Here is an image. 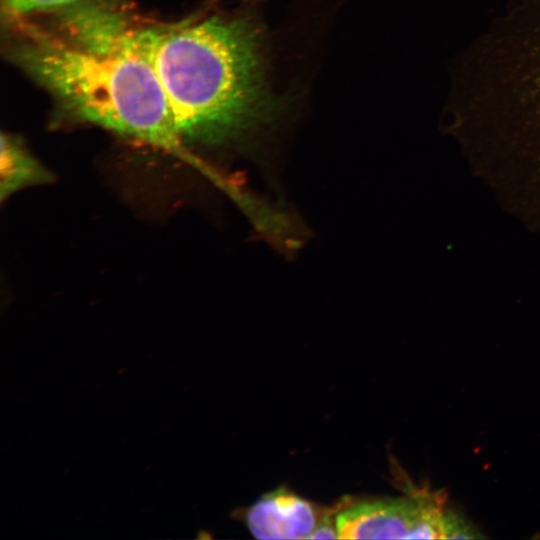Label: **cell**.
<instances>
[{
    "label": "cell",
    "instance_id": "cell-2",
    "mask_svg": "<svg viewBox=\"0 0 540 540\" xmlns=\"http://www.w3.org/2000/svg\"><path fill=\"white\" fill-rule=\"evenodd\" d=\"M19 59L78 120L180 154L165 94L149 61L118 17L84 45L30 34Z\"/></svg>",
    "mask_w": 540,
    "mask_h": 540
},
{
    "label": "cell",
    "instance_id": "cell-3",
    "mask_svg": "<svg viewBox=\"0 0 540 540\" xmlns=\"http://www.w3.org/2000/svg\"><path fill=\"white\" fill-rule=\"evenodd\" d=\"M471 84L497 160L540 206V0L511 4L482 34Z\"/></svg>",
    "mask_w": 540,
    "mask_h": 540
},
{
    "label": "cell",
    "instance_id": "cell-9",
    "mask_svg": "<svg viewBox=\"0 0 540 540\" xmlns=\"http://www.w3.org/2000/svg\"><path fill=\"white\" fill-rule=\"evenodd\" d=\"M325 515L318 523L308 539H335L338 537L337 515Z\"/></svg>",
    "mask_w": 540,
    "mask_h": 540
},
{
    "label": "cell",
    "instance_id": "cell-4",
    "mask_svg": "<svg viewBox=\"0 0 540 540\" xmlns=\"http://www.w3.org/2000/svg\"><path fill=\"white\" fill-rule=\"evenodd\" d=\"M445 494L413 489L402 498L361 502L337 514L339 539H443Z\"/></svg>",
    "mask_w": 540,
    "mask_h": 540
},
{
    "label": "cell",
    "instance_id": "cell-1",
    "mask_svg": "<svg viewBox=\"0 0 540 540\" xmlns=\"http://www.w3.org/2000/svg\"><path fill=\"white\" fill-rule=\"evenodd\" d=\"M183 142L218 144L273 116L259 28L250 18H210L167 29H133Z\"/></svg>",
    "mask_w": 540,
    "mask_h": 540
},
{
    "label": "cell",
    "instance_id": "cell-8",
    "mask_svg": "<svg viewBox=\"0 0 540 540\" xmlns=\"http://www.w3.org/2000/svg\"><path fill=\"white\" fill-rule=\"evenodd\" d=\"M80 0H4L9 12L13 14H26L45 8L65 5Z\"/></svg>",
    "mask_w": 540,
    "mask_h": 540
},
{
    "label": "cell",
    "instance_id": "cell-6",
    "mask_svg": "<svg viewBox=\"0 0 540 540\" xmlns=\"http://www.w3.org/2000/svg\"><path fill=\"white\" fill-rule=\"evenodd\" d=\"M0 198L5 200L17 191L48 184L53 174L41 164L16 137L1 134Z\"/></svg>",
    "mask_w": 540,
    "mask_h": 540
},
{
    "label": "cell",
    "instance_id": "cell-5",
    "mask_svg": "<svg viewBox=\"0 0 540 540\" xmlns=\"http://www.w3.org/2000/svg\"><path fill=\"white\" fill-rule=\"evenodd\" d=\"M318 523L313 504L283 487L264 494L246 514L250 533L260 540L308 539Z\"/></svg>",
    "mask_w": 540,
    "mask_h": 540
},
{
    "label": "cell",
    "instance_id": "cell-7",
    "mask_svg": "<svg viewBox=\"0 0 540 540\" xmlns=\"http://www.w3.org/2000/svg\"><path fill=\"white\" fill-rule=\"evenodd\" d=\"M481 537L467 519L453 510H446L443 518V539H472Z\"/></svg>",
    "mask_w": 540,
    "mask_h": 540
}]
</instances>
